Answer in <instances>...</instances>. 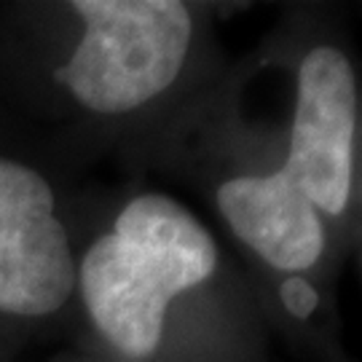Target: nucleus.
<instances>
[{
  "label": "nucleus",
  "mask_w": 362,
  "mask_h": 362,
  "mask_svg": "<svg viewBox=\"0 0 362 362\" xmlns=\"http://www.w3.org/2000/svg\"><path fill=\"white\" fill-rule=\"evenodd\" d=\"M76 272L52 185L22 161L0 158V311L54 314L76 290Z\"/></svg>",
  "instance_id": "obj_3"
},
{
  "label": "nucleus",
  "mask_w": 362,
  "mask_h": 362,
  "mask_svg": "<svg viewBox=\"0 0 362 362\" xmlns=\"http://www.w3.org/2000/svg\"><path fill=\"white\" fill-rule=\"evenodd\" d=\"M83 19L76 52L57 81L94 113L116 116L151 103L180 76L194 22L177 0H76Z\"/></svg>",
  "instance_id": "obj_2"
},
{
  "label": "nucleus",
  "mask_w": 362,
  "mask_h": 362,
  "mask_svg": "<svg viewBox=\"0 0 362 362\" xmlns=\"http://www.w3.org/2000/svg\"><path fill=\"white\" fill-rule=\"evenodd\" d=\"M218 207L231 231L279 272L311 269L322 255L325 231L317 207L282 169L223 182Z\"/></svg>",
  "instance_id": "obj_5"
},
{
  "label": "nucleus",
  "mask_w": 362,
  "mask_h": 362,
  "mask_svg": "<svg viewBox=\"0 0 362 362\" xmlns=\"http://www.w3.org/2000/svg\"><path fill=\"white\" fill-rule=\"evenodd\" d=\"M218 269L209 231L175 199L145 194L86 250L76 285L91 322L121 354L151 357L175 298Z\"/></svg>",
  "instance_id": "obj_1"
},
{
  "label": "nucleus",
  "mask_w": 362,
  "mask_h": 362,
  "mask_svg": "<svg viewBox=\"0 0 362 362\" xmlns=\"http://www.w3.org/2000/svg\"><path fill=\"white\" fill-rule=\"evenodd\" d=\"M357 89L349 59L333 46L303 57L290 153L282 167L290 180L327 215L344 212L354 177Z\"/></svg>",
  "instance_id": "obj_4"
},
{
  "label": "nucleus",
  "mask_w": 362,
  "mask_h": 362,
  "mask_svg": "<svg viewBox=\"0 0 362 362\" xmlns=\"http://www.w3.org/2000/svg\"><path fill=\"white\" fill-rule=\"evenodd\" d=\"M279 298H282V303H285V309L298 317V320H306L311 311L317 309V303H320V293L314 290V287L303 279V276H287L282 287H279Z\"/></svg>",
  "instance_id": "obj_6"
}]
</instances>
